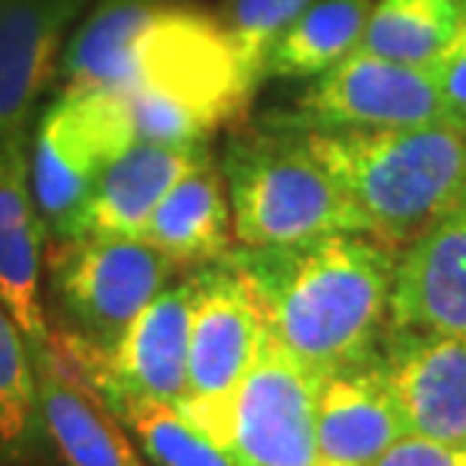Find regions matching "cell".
<instances>
[{"instance_id":"1","label":"cell","mask_w":466,"mask_h":466,"mask_svg":"<svg viewBox=\"0 0 466 466\" xmlns=\"http://www.w3.org/2000/svg\"><path fill=\"white\" fill-rule=\"evenodd\" d=\"M267 333L319 379L360 367L390 328L397 251L367 233L233 248Z\"/></svg>"},{"instance_id":"2","label":"cell","mask_w":466,"mask_h":466,"mask_svg":"<svg viewBox=\"0 0 466 466\" xmlns=\"http://www.w3.org/2000/svg\"><path fill=\"white\" fill-rule=\"evenodd\" d=\"M255 91L258 82L216 13L194 0H164L139 34L118 97L134 139L209 143L218 127L246 113Z\"/></svg>"},{"instance_id":"3","label":"cell","mask_w":466,"mask_h":466,"mask_svg":"<svg viewBox=\"0 0 466 466\" xmlns=\"http://www.w3.org/2000/svg\"><path fill=\"white\" fill-rule=\"evenodd\" d=\"M306 134L363 233L394 251L466 198V134L449 125Z\"/></svg>"},{"instance_id":"4","label":"cell","mask_w":466,"mask_h":466,"mask_svg":"<svg viewBox=\"0 0 466 466\" xmlns=\"http://www.w3.org/2000/svg\"><path fill=\"white\" fill-rule=\"evenodd\" d=\"M218 164L239 248H276L333 233H363L360 216L315 155L303 127L269 116L260 125L233 130Z\"/></svg>"},{"instance_id":"5","label":"cell","mask_w":466,"mask_h":466,"mask_svg":"<svg viewBox=\"0 0 466 466\" xmlns=\"http://www.w3.org/2000/svg\"><path fill=\"white\" fill-rule=\"evenodd\" d=\"M182 273L139 237L46 242V319L52 346L76 367L104 360L134 319Z\"/></svg>"},{"instance_id":"6","label":"cell","mask_w":466,"mask_h":466,"mask_svg":"<svg viewBox=\"0 0 466 466\" xmlns=\"http://www.w3.org/2000/svg\"><path fill=\"white\" fill-rule=\"evenodd\" d=\"M134 143L118 95H55L27 137V173L46 237H79V221L104 167Z\"/></svg>"},{"instance_id":"7","label":"cell","mask_w":466,"mask_h":466,"mask_svg":"<svg viewBox=\"0 0 466 466\" xmlns=\"http://www.w3.org/2000/svg\"><path fill=\"white\" fill-rule=\"evenodd\" d=\"M194 276L198 291L188 333V388L179 412L221 442L230 403L264 337V319L230 255L194 267Z\"/></svg>"},{"instance_id":"8","label":"cell","mask_w":466,"mask_h":466,"mask_svg":"<svg viewBox=\"0 0 466 466\" xmlns=\"http://www.w3.org/2000/svg\"><path fill=\"white\" fill-rule=\"evenodd\" d=\"M321 381L264 328L221 436L237 466H321L315 433Z\"/></svg>"},{"instance_id":"9","label":"cell","mask_w":466,"mask_h":466,"mask_svg":"<svg viewBox=\"0 0 466 466\" xmlns=\"http://www.w3.org/2000/svg\"><path fill=\"white\" fill-rule=\"evenodd\" d=\"M198 291L194 269H182L125 330L104 360L73 367L116 418L143 406H182L188 388V333Z\"/></svg>"},{"instance_id":"10","label":"cell","mask_w":466,"mask_h":466,"mask_svg":"<svg viewBox=\"0 0 466 466\" xmlns=\"http://www.w3.org/2000/svg\"><path fill=\"white\" fill-rule=\"evenodd\" d=\"M273 118L303 130L445 125L431 73L360 49L319 73L291 113Z\"/></svg>"},{"instance_id":"11","label":"cell","mask_w":466,"mask_h":466,"mask_svg":"<svg viewBox=\"0 0 466 466\" xmlns=\"http://www.w3.org/2000/svg\"><path fill=\"white\" fill-rule=\"evenodd\" d=\"M379 370L406 433L466 445V337L388 328Z\"/></svg>"},{"instance_id":"12","label":"cell","mask_w":466,"mask_h":466,"mask_svg":"<svg viewBox=\"0 0 466 466\" xmlns=\"http://www.w3.org/2000/svg\"><path fill=\"white\" fill-rule=\"evenodd\" d=\"M390 330L466 337V198L397 251Z\"/></svg>"},{"instance_id":"13","label":"cell","mask_w":466,"mask_h":466,"mask_svg":"<svg viewBox=\"0 0 466 466\" xmlns=\"http://www.w3.org/2000/svg\"><path fill=\"white\" fill-rule=\"evenodd\" d=\"M86 0H0V146L31 137Z\"/></svg>"},{"instance_id":"14","label":"cell","mask_w":466,"mask_h":466,"mask_svg":"<svg viewBox=\"0 0 466 466\" xmlns=\"http://www.w3.org/2000/svg\"><path fill=\"white\" fill-rule=\"evenodd\" d=\"M46 228L27 173V139L0 146V306L27 346H52L46 319Z\"/></svg>"},{"instance_id":"15","label":"cell","mask_w":466,"mask_h":466,"mask_svg":"<svg viewBox=\"0 0 466 466\" xmlns=\"http://www.w3.org/2000/svg\"><path fill=\"white\" fill-rule=\"evenodd\" d=\"M46 431L67 466H152L118 418L55 346L31 349Z\"/></svg>"},{"instance_id":"16","label":"cell","mask_w":466,"mask_h":466,"mask_svg":"<svg viewBox=\"0 0 466 466\" xmlns=\"http://www.w3.org/2000/svg\"><path fill=\"white\" fill-rule=\"evenodd\" d=\"M212 155L209 143H148L134 139L104 167L79 221L82 233L139 237L161 198L191 167Z\"/></svg>"},{"instance_id":"17","label":"cell","mask_w":466,"mask_h":466,"mask_svg":"<svg viewBox=\"0 0 466 466\" xmlns=\"http://www.w3.org/2000/svg\"><path fill=\"white\" fill-rule=\"evenodd\" d=\"M315 433L321 461L333 466H372L406 433L381 379L379 354L321 381Z\"/></svg>"},{"instance_id":"18","label":"cell","mask_w":466,"mask_h":466,"mask_svg":"<svg viewBox=\"0 0 466 466\" xmlns=\"http://www.w3.org/2000/svg\"><path fill=\"white\" fill-rule=\"evenodd\" d=\"M139 239L182 269L216 264L237 248L228 185L216 155L203 157L164 194L139 230Z\"/></svg>"},{"instance_id":"19","label":"cell","mask_w":466,"mask_h":466,"mask_svg":"<svg viewBox=\"0 0 466 466\" xmlns=\"http://www.w3.org/2000/svg\"><path fill=\"white\" fill-rule=\"evenodd\" d=\"M164 0H100L67 40L55 73V95H121L139 34Z\"/></svg>"},{"instance_id":"20","label":"cell","mask_w":466,"mask_h":466,"mask_svg":"<svg viewBox=\"0 0 466 466\" xmlns=\"http://www.w3.org/2000/svg\"><path fill=\"white\" fill-rule=\"evenodd\" d=\"M376 0H315L264 55V79H315L360 46Z\"/></svg>"},{"instance_id":"21","label":"cell","mask_w":466,"mask_h":466,"mask_svg":"<svg viewBox=\"0 0 466 466\" xmlns=\"http://www.w3.org/2000/svg\"><path fill=\"white\" fill-rule=\"evenodd\" d=\"M466 22V0H376L360 52L431 70Z\"/></svg>"},{"instance_id":"22","label":"cell","mask_w":466,"mask_h":466,"mask_svg":"<svg viewBox=\"0 0 466 466\" xmlns=\"http://www.w3.org/2000/svg\"><path fill=\"white\" fill-rule=\"evenodd\" d=\"M49 442L31 346L0 306V466L34 463Z\"/></svg>"},{"instance_id":"23","label":"cell","mask_w":466,"mask_h":466,"mask_svg":"<svg viewBox=\"0 0 466 466\" xmlns=\"http://www.w3.org/2000/svg\"><path fill=\"white\" fill-rule=\"evenodd\" d=\"M118 421L152 466H237L225 445L176 406H143Z\"/></svg>"},{"instance_id":"24","label":"cell","mask_w":466,"mask_h":466,"mask_svg":"<svg viewBox=\"0 0 466 466\" xmlns=\"http://www.w3.org/2000/svg\"><path fill=\"white\" fill-rule=\"evenodd\" d=\"M315 0H221L216 18L230 36L248 76L264 82V55L269 43Z\"/></svg>"},{"instance_id":"25","label":"cell","mask_w":466,"mask_h":466,"mask_svg":"<svg viewBox=\"0 0 466 466\" xmlns=\"http://www.w3.org/2000/svg\"><path fill=\"white\" fill-rule=\"evenodd\" d=\"M442 104V121L466 134V22L431 70Z\"/></svg>"},{"instance_id":"26","label":"cell","mask_w":466,"mask_h":466,"mask_svg":"<svg viewBox=\"0 0 466 466\" xmlns=\"http://www.w3.org/2000/svg\"><path fill=\"white\" fill-rule=\"evenodd\" d=\"M372 466H466V445L403 433L390 449L372 461Z\"/></svg>"},{"instance_id":"27","label":"cell","mask_w":466,"mask_h":466,"mask_svg":"<svg viewBox=\"0 0 466 466\" xmlns=\"http://www.w3.org/2000/svg\"><path fill=\"white\" fill-rule=\"evenodd\" d=\"M321 466H333V463H324V461H321Z\"/></svg>"}]
</instances>
